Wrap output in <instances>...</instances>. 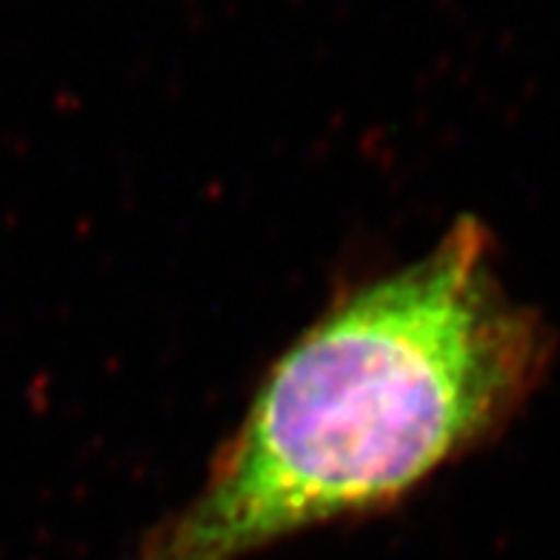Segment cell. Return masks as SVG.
Instances as JSON below:
<instances>
[{
	"label": "cell",
	"instance_id": "6da1fadb",
	"mask_svg": "<svg viewBox=\"0 0 560 560\" xmlns=\"http://www.w3.org/2000/svg\"><path fill=\"white\" fill-rule=\"evenodd\" d=\"M483 221L343 289L266 369L192 498L135 560H249L389 512L506 432L552 363Z\"/></svg>",
	"mask_w": 560,
	"mask_h": 560
}]
</instances>
